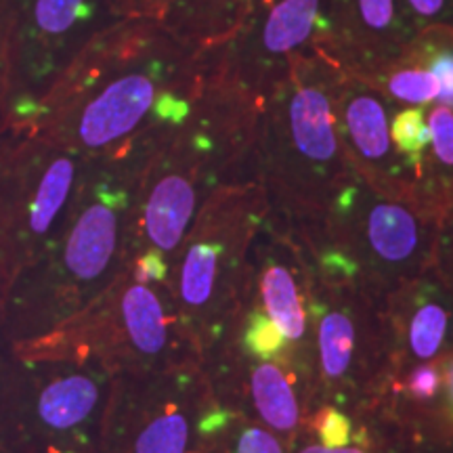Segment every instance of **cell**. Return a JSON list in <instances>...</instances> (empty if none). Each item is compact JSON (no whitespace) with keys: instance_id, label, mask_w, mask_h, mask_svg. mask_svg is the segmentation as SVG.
<instances>
[{"instance_id":"1","label":"cell","mask_w":453,"mask_h":453,"mask_svg":"<svg viewBox=\"0 0 453 453\" xmlns=\"http://www.w3.org/2000/svg\"><path fill=\"white\" fill-rule=\"evenodd\" d=\"M197 59L160 21L116 19L73 57L21 127L84 160L116 156L187 113Z\"/></svg>"},{"instance_id":"2","label":"cell","mask_w":453,"mask_h":453,"mask_svg":"<svg viewBox=\"0 0 453 453\" xmlns=\"http://www.w3.org/2000/svg\"><path fill=\"white\" fill-rule=\"evenodd\" d=\"M162 124L120 154L87 160L59 226L4 303L9 347L47 336L90 307L120 275L139 174Z\"/></svg>"},{"instance_id":"3","label":"cell","mask_w":453,"mask_h":453,"mask_svg":"<svg viewBox=\"0 0 453 453\" xmlns=\"http://www.w3.org/2000/svg\"><path fill=\"white\" fill-rule=\"evenodd\" d=\"M338 67L315 50L294 55L286 81L265 101L252 156L269 185L315 212L353 173L334 124Z\"/></svg>"},{"instance_id":"4","label":"cell","mask_w":453,"mask_h":453,"mask_svg":"<svg viewBox=\"0 0 453 453\" xmlns=\"http://www.w3.org/2000/svg\"><path fill=\"white\" fill-rule=\"evenodd\" d=\"M105 380L93 361L27 355L0 361V447L11 453H90Z\"/></svg>"},{"instance_id":"5","label":"cell","mask_w":453,"mask_h":453,"mask_svg":"<svg viewBox=\"0 0 453 453\" xmlns=\"http://www.w3.org/2000/svg\"><path fill=\"white\" fill-rule=\"evenodd\" d=\"M231 164L229 139L211 120L187 113L164 122L139 174L127 263L143 252L174 257L200 212L203 191Z\"/></svg>"},{"instance_id":"6","label":"cell","mask_w":453,"mask_h":453,"mask_svg":"<svg viewBox=\"0 0 453 453\" xmlns=\"http://www.w3.org/2000/svg\"><path fill=\"white\" fill-rule=\"evenodd\" d=\"M84 166L30 127H0V315L59 226Z\"/></svg>"},{"instance_id":"7","label":"cell","mask_w":453,"mask_h":453,"mask_svg":"<svg viewBox=\"0 0 453 453\" xmlns=\"http://www.w3.org/2000/svg\"><path fill=\"white\" fill-rule=\"evenodd\" d=\"M111 21L105 0H0L4 124L26 122L55 78Z\"/></svg>"},{"instance_id":"8","label":"cell","mask_w":453,"mask_h":453,"mask_svg":"<svg viewBox=\"0 0 453 453\" xmlns=\"http://www.w3.org/2000/svg\"><path fill=\"white\" fill-rule=\"evenodd\" d=\"M327 0H258L234 41L208 50L225 76L265 104L286 81L294 55L311 53Z\"/></svg>"},{"instance_id":"9","label":"cell","mask_w":453,"mask_h":453,"mask_svg":"<svg viewBox=\"0 0 453 453\" xmlns=\"http://www.w3.org/2000/svg\"><path fill=\"white\" fill-rule=\"evenodd\" d=\"M332 231L395 273L424 263L433 242L426 220L410 203L378 191L355 170L332 197Z\"/></svg>"},{"instance_id":"10","label":"cell","mask_w":453,"mask_h":453,"mask_svg":"<svg viewBox=\"0 0 453 453\" xmlns=\"http://www.w3.org/2000/svg\"><path fill=\"white\" fill-rule=\"evenodd\" d=\"M416 36L401 0H327L313 50L365 78L399 59Z\"/></svg>"},{"instance_id":"11","label":"cell","mask_w":453,"mask_h":453,"mask_svg":"<svg viewBox=\"0 0 453 453\" xmlns=\"http://www.w3.org/2000/svg\"><path fill=\"white\" fill-rule=\"evenodd\" d=\"M393 113L395 107L370 82L338 67L334 124L340 145L349 166L370 185L378 183L376 189L387 196L388 187L395 196L401 194L411 174L390 137Z\"/></svg>"},{"instance_id":"12","label":"cell","mask_w":453,"mask_h":453,"mask_svg":"<svg viewBox=\"0 0 453 453\" xmlns=\"http://www.w3.org/2000/svg\"><path fill=\"white\" fill-rule=\"evenodd\" d=\"M258 0H174L162 26L194 53H208L234 41Z\"/></svg>"},{"instance_id":"13","label":"cell","mask_w":453,"mask_h":453,"mask_svg":"<svg viewBox=\"0 0 453 453\" xmlns=\"http://www.w3.org/2000/svg\"><path fill=\"white\" fill-rule=\"evenodd\" d=\"M116 281L120 286L116 294V313L122 336L134 353L156 359L168 347V313L154 288L157 281L137 280L127 265Z\"/></svg>"},{"instance_id":"14","label":"cell","mask_w":453,"mask_h":453,"mask_svg":"<svg viewBox=\"0 0 453 453\" xmlns=\"http://www.w3.org/2000/svg\"><path fill=\"white\" fill-rule=\"evenodd\" d=\"M111 434H104L107 453H187L189 422L177 405L122 411Z\"/></svg>"},{"instance_id":"15","label":"cell","mask_w":453,"mask_h":453,"mask_svg":"<svg viewBox=\"0 0 453 453\" xmlns=\"http://www.w3.org/2000/svg\"><path fill=\"white\" fill-rule=\"evenodd\" d=\"M361 78V76H359ZM395 110L401 107H428L437 104L439 82L410 50L382 70L364 78Z\"/></svg>"},{"instance_id":"16","label":"cell","mask_w":453,"mask_h":453,"mask_svg":"<svg viewBox=\"0 0 453 453\" xmlns=\"http://www.w3.org/2000/svg\"><path fill=\"white\" fill-rule=\"evenodd\" d=\"M267 317L290 340H298L304 334V311L300 307V296L292 269L283 263H269L260 277Z\"/></svg>"},{"instance_id":"17","label":"cell","mask_w":453,"mask_h":453,"mask_svg":"<svg viewBox=\"0 0 453 453\" xmlns=\"http://www.w3.org/2000/svg\"><path fill=\"white\" fill-rule=\"evenodd\" d=\"M252 396L263 420L277 430H292L298 424V405L290 382L273 364H265L252 373Z\"/></svg>"},{"instance_id":"18","label":"cell","mask_w":453,"mask_h":453,"mask_svg":"<svg viewBox=\"0 0 453 453\" xmlns=\"http://www.w3.org/2000/svg\"><path fill=\"white\" fill-rule=\"evenodd\" d=\"M407 50L437 78V104L453 107V27H426L413 38Z\"/></svg>"},{"instance_id":"19","label":"cell","mask_w":453,"mask_h":453,"mask_svg":"<svg viewBox=\"0 0 453 453\" xmlns=\"http://www.w3.org/2000/svg\"><path fill=\"white\" fill-rule=\"evenodd\" d=\"M390 137H393L396 154L410 168L411 177L420 180L424 157H426L430 145L426 107H401V110H395L393 122H390Z\"/></svg>"},{"instance_id":"20","label":"cell","mask_w":453,"mask_h":453,"mask_svg":"<svg viewBox=\"0 0 453 453\" xmlns=\"http://www.w3.org/2000/svg\"><path fill=\"white\" fill-rule=\"evenodd\" d=\"M426 124L430 145L426 157H424L422 177L424 174H433L434 179L453 183V107L441 104L428 105Z\"/></svg>"},{"instance_id":"21","label":"cell","mask_w":453,"mask_h":453,"mask_svg":"<svg viewBox=\"0 0 453 453\" xmlns=\"http://www.w3.org/2000/svg\"><path fill=\"white\" fill-rule=\"evenodd\" d=\"M355 330L344 313H327L319 327L321 365L330 378H340L349 370L353 355Z\"/></svg>"},{"instance_id":"22","label":"cell","mask_w":453,"mask_h":453,"mask_svg":"<svg viewBox=\"0 0 453 453\" xmlns=\"http://www.w3.org/2000/svg\"><path fill=\"white\" fill-rule=\"evenodd\" d=\"M449 313L441 303L426 300L413 313L410 326V347L418 359H430L439 353L447 334Z\"/></svg>"},{"instance_id":"23","label":"cell","mask_w":453,"mask_h":453,"mask_svg":"<svg viewBox=\"0 0 453 453\" xmlns=\"http://www.w3.org/2000/svg\"><path fill=\"white\" fill-rule=\"evenodd\" d=\"M413 32L420 34L426 27H453V0H401Z\"/></svg>"},{"instance_id":"24","label":"cell","mask_w":453,"mask_h":453,"mask_svg":"<svg viewBox=\"0 0 453 453\" xmlns=\"http://www.w3.org/2000/svg\"><path fill=\"white\" fill-rule=\"evenodd\" d=\"M286 336H283L280 327L269 319L267 315L257 313L252 315L250 327L246 332V347L258 357H273L283 349Z\"/></svg>"},{"instance_id":"25","label":"cell","mask_w":453,"mask_h":453,"mask_svg":"<svg viewBox=\"0 0 453 453\" xmlns=\"http://www.w3.org/2000/svg\"><path fill=\"white\" fill-rule=\"evenodd\" d=\"M113 19L164 21L174 0H105Z\"/></svg>"},{"instance_id":"26","label":"cell","mask_w":453,"mask_h":453,"mask_svg":"<svg viewBox=\"0 0 453 453\" xmlns=\"http://www.w3.org/2000/svg\"><path fill=\"white\" fill-rule=\"evenodd\" d=\"M321 439H324V447L327 449H338V447H344L350 439V422L342 413L338 411H326V416L321 418L319 424Z\"/></svg>"},{"instance_id":"27","label":"cell","mask_w":453,"mask_h":453,"mask_svg":"<svg viewBox=\"0 0 453 453\" xmlns=\"http://www.w3.org/2000/svg\"><path fill=\"white\" fill-rule=\"evenodd\" d=\"M235 453H281V447L263 428H248L243 430L240 441H237Z\"/></svg>"},{"instance_id":"28","label":"cell","mask_w":453,"mask_h":453,"mask_svg":"<svg viewBox=\"0 0 453 453\" xmlns=\"http://www.w3.org/2000/svg\"><path fill=\"white\" fill-rule=\"evenodd\" d=\"M441 376L433 365H422L411 373L407 380V388L416 399H430L439 390Z\"/></svg>"},{"instance_id":"29","label":"cell","mask_w":453,"mask_h":453,"mask_svg":"<svg viewBox=\"0 0 453 453\" xmlns=\"http://www.w3.org/2000/svg\"><path fill=\"white\" fill-rule=\"evenodd\" d=\"M7 116V76H4V50H3V32H0V127Z\"/></svg>"},{"instance_id":"30","label":"cell","mask_w":453,"mask_h":453,"mask_svg":"<svg viewBox=\"0 0 453 453\" xmlns=\"http://www.w3.org/2000/svg\"><path fill=\"white\" fill-rule=\"evenodd\" d=\"M441 254H443V263L447 265V269L453 273V220L443 234V252Z\"/></svg>"},{"instance_id":"31","label":"cell","mask_w":453,"mask_h":453,"mask_svg":"<svg viewBox=\"0 0 453 453\" xmlns=\"http://www.w3.org/2000/svg\"><path fill=\"white\" fill-rule=\"evenodd\" d=\"M300 453H364L359 449H344V447H338V449H327V447L324 445H311L307 447V449H303Z\"/></svg>"},{"instance_id":"32","label":"cell","mask_w":453,"mask_h":453,"mask_svg":"<svg viewBox=\"0 0 453 453\" xmlns=\"http://www.w3.org/2000/svg\"><path fill=\"white\" fill-rule=\"evenodd\" d=\"M7 350H9V340H7V334H4V327H3V315H0V361L4 359Z\"/></svg>"},{"instance_id":"33","label":"cell","mask_w":453,"mask_h":453,"mask_svg":"<svg viewBox=\"0 0 453 453\" xmlns=\"http://www.w3.org/2000/svg\"><path fill=\"white\" fill-rule=\"evenodd\" d=\"M447 384H449V399H451V407H453V364L449 367V376H447Z\"/></svg>"},{"instance_id":"34","label":"cell","mask_w":453,"mask_h":453,"mask_svg":"<svg viewBox=\"0 0 453 453\" xmlns=\"http://www.w3.org/2000/svg\"><path fill=\"white\" fill-rule=\"evenodd\" d=\"M0 453H11V451H7V449H3V447H0Z\"/></svg>"}]
</instances>
